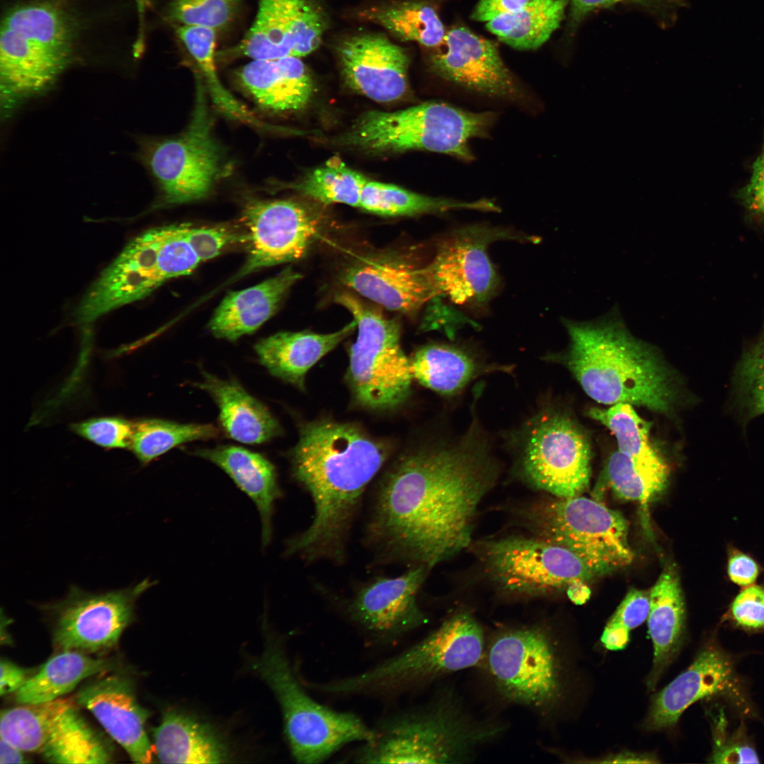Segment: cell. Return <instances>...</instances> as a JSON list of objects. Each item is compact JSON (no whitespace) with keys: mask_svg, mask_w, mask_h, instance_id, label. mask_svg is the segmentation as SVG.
Returning <instances> with one entry per match:
<instances>
[{"mask_svg":"<svg viewBox=\"0 0 764 764\" xmlns=\"http://www.w3.org/2000/svg\"><path fill=\"white\" fill-rule=\"evenodd\" d=\"M480 433L474 419L458 442L407 454L390 468L369 526L378 549L429 569L470 544L477 508L498 472Z\"/></svg>","mask_w":764,"mask_h":764,"instance_id":"obj_1","label":"cell"},{"mask_svg":"<svg viewBox=\"0 0 764 764\" xmlns=\"http://www.w3.org/2000/svg\"><path fill=\"white\" fill-rule=\"evenodd\" d=\"M386 457L382 444L351 424L303 425L291 453L292 470L311 494L314 515L309 527L289 542L286 554L340 560L362 493Z\"/></svg>","mask_w":764,"mask_h":764,"instance_id":"obj_2","label":"cell"},{"mask_svg":"<svg viewBox=\"0 0 764 764\" xmlns=\"http://www.w3.org/2000/svg\"><path fill=\"white\" fill-rule=\"evenodd\" d=\"M569 343L552 356L598 403H627L668 417L691 403L679 376L654 346L629 331L615 306L587 321L563 320Z\"/></svg>","mask_w":764,"mask_h":764,"instance_id":"obj_3","label":"cell"},{"mask_svg":"<svg viewBox=\"0 0 764 764\" xmlns=\"http://www.w3.org/2000/svg\"><path fill=\"white\" fill-rule=\"evenodd\" d=\"M495 120L492 112H473L443 103L405 109L371 110L361 115L337 141L370 153L419 149L470 161V139L487 135Z\"/></svg>","mask_w":764,"mask_h":764,"instance_id":"obj_4","label":"cell"},{"mask_svg":"<svg viewBox=\"0 0 764 764\" xmlns=\"http://www.w3.org/2000/svg\"><path fill=\"white\" fill-rule=\"evenodd\" d=\"M501 729L476 722L456 704L393 719L374 730L356 761L368 763H458L491 741Z\"/></svg>","mask_w":764,"mask_h":764,"instance_id":"obj_5","label":"cell"},{"mask_svg":"<svg viewBox=\"0 0 764 764\" xmlns=\"http://www.w3.org/2000/svg\"><path fill=\"white\" fill-rule=\"evenodd\" d=\"M253 668L279 701L289 748L298 763H318L349 743L373 739L374 730L356 714L332 710L306 693L277 640L267 641Z\"/></svg>","mask_w":764,"mask_h":764,"instance_id":"obj_6","label":"cell"},{"mask_svg":"<svg viewBox=\"0 0 764 764\" xmlns=\"http://www.w3.org/2000/svg\"><path fill=\"white\" fill-rule=\"evenodd\" d=\"M485 654L481 625L470 613L461 611L401 654L361 674L323 685L321 689L347 694L402 688L476 666Z\"/></svg>","mask_w":764,"mask_h":764,"instance_id":"obj_7","label":"cell"},{"mask_svg":"<svg viewBox=\"0 0 764 764\" xmlns=\"http://www.w3.org/2000/svg\"><path fill=\"white\" fill-rule=\"evenodd\" d=\"M353 316L358 329L349 351L347 380L361 406L388 410L410 395L413 376L400 344V326L351 294L335 297Z\"/></svg>","mask_w":764,"mask_h":764,"instance_id":"obj_8","label":"cell"},{"mask_svg":"<svg viewBox=\"0 0 764 764\" xmlns=\"http://www.w3.org/2000/svg\"><path fill=\"white\" fill-rule=\"evenodd\" d=\"M141 157L158 183L163 204L202 199L226 174L224 154L213 133L206 91L197 81L195 100L186 129L168 139L148 141Z\"/></svg>","mask_w":764,"mask_h":764,"instance_id":"obj_9","label":"cell"},{"mask_svg":"<svg viewBox=\"0 0 764 764\" xmlns=\"http://www.w3.org/2000/svg\"><path fill=\"white\" fill-rule=\"evenodd\" d=\"M530 516L540 538L570 550L596 576L633 560L627 521L600 502L581 495L557 497L538 506Z\"/></svg>","mask_w":764,"mask_h":764,"instance_id":"obj_10","label":"cell"},{"mask_svg":"<svg viewBox=\"0 0 764 764\" xmlns=\"http://www.w3.org/2000/svg\"><path fill=\"white\" fill-rule=\"evenodd\" d=\"M591 451L581 427L568 414L543 409L522 429L519 465L524 479L558 498L581 495L591 478Z\"/></svg>","mask_w":764,"mask_h":764,"instance_id":"obj_11","label":"cell"},{"mask_svg":"<svg viewBox=\"0 0 764 764\" xmlns=\"http://www.w3.org/2000/svg\"><path fill=\"white\" fill-rule=\"evenodd\" d=\"M488 670L498 691L514 704L548 709L562 693V667L548 632L537 626L505 630L486 650Z\"/></svg>","mask_w":764,"mask_h":764,"instance_id":"obj_12","label":"cell"},{"mask_svg":"<svg viewBox=\"0 0 764 764\" xmlns=\"http://www.w3.org/2000/svg\"><path fill=\"white\" fill-rule=\"evenodd\" d=\"M505 239L533 241L534 238L504 228L478 225L447 234L439 242L432 260L422 267L434 297L442 296L470 308L485 305L499 285L487 248Z\"/></svg>","mask_w":764,"mask_h":764,"instance_id":"obj_13","label":"cell"},{"mask_svg":"<svg viewBox=\"0 0 764 764\" xmlns=\"http://www.w3.org/2000/svg\"><path fill=\"white\" fill-rule=\"evenodd\" d=\"M156 584L144 579L127 588L91 593L71 585L66 597L43 606L53 619V644L59 651L96 653L115 647L134 620L139 597Z\"/></svg>","mask_w":764,"mask_h":764,"instance_id":"obj_14","label":"cell"},{"mask_svg":"<svg viewBox=\"0 0 764 764\" xmlns=\"http://www.w3.org/2000/svg\"><path fill=\"white\" fill-rule=\"evenodd\" d=\"M481 545L494 580L515 594H545L596 577L574 553L541 538L511 536Z\"/></svg>","mask_w":764,"mask_h":764,"instance_id":"obj_15","label":"cell"},{"mask_svg":"<svg viewBox=\"0 0 764 764\" xmlns=\"http://www.w3.org/2000/svg\"><path fill=\"white\" fill-rule=\"evenodd\" d=\"M243 219L250 250L241 275L301 258L324 226L317 210L291 199L252 202Z\"/></svg>","mask_w":764,"mask_h":764,"instance_id":"obj_16","label":"cell"},{"mask_svg":"<svg viewBox=\"0 0 764 764\" xmlns=\"http://www.w3.org/2000/svg\"><path fill=\"white\" fill-rule=\"evenodd\" d=\"M325 28L323 11L313 0H259L252 26L223 56L300 58L319 47Z\"/></svg>","mask_w":764,"mask_h":764,"instance_id":"obj_17","label":"cell"},{"mask_svg":"<svg viewBox=\"0 0 764 764\" xmlns=\"http://www.w3.org/2000/svg\"><path fill=\"white\" fill-rule=\"evenodd\" d=\"M165 226L133 238L91 286L75 309L76 321L87 325L117 308L143 299L163 282L157 263Z\"/></svg>","mask_w":764,"mask_h":764,"instance_id":"obj_18","label":"cell"},{"mask_svg":"<svg viewBox=\"0 0 764 764\" xmlns=\"http://www.w3.org/2000/svg\"><path fill=\"white\" fill-rule=\"evenodd\" d=\"M430 57V66L446 80L492 98L520 102L524 94L504 63L497 45L464 26L446 31Z\"/></svg>","mask_w":764,"mask_h":764,"instance_id":"obj_19","label":"cell"},{"mask_svg":"<svg viewBox=\"0 0 764 764\" xmlns=\"http://www.w3.org/2000/svg\"><path fill=\"white\" fill-rule=\"evenodd\" d=\"M337 52L344 79L354 91L379 103L397 100L407 92L409 56L385 36H352Z\"/></svg>","mask_w":764,"mask_h":764,"instance_id":"obj_20","label":"cell"},{"mask_svg":"<svg viewBox=\"0 0 764 764\" xmlns=\"http://www.w3.org/2000/svg\"><path fill=\"white\" fill-rule=\"evenodd\" d=\"M76 700L92 712L133 762L154 761L155 748L145 729L151 712L137 701L128 677L115 673L97 678L79 690Z\"/></svg>","mask_w":764,"mask_h":764,"instance_id":"obj_21","label":"cell"},{"mask_svg":"<svg viewBox=\"0 0 764 764\" xmlns=\"http://www.w3.org/2000/svg\"><path fill=\"white\" fill-rule=\"evenodd\" d=\"M341 282L388 310L414 315L433 293L422 272L396 255H375L358 260L340 275Z\"/></svg>","mask_w":764,"mask_h":764,"instance_id":"obj_22","label":"cell"},{"mask_svg":"<svg viewBox=\"0 0 764 764\" xmlns=\"http://www.w3.org/2000/svg\"><path fill=\"white\" fill-rule=\"evenodd\" d=\"M736 689L731 660L719 648L708 647L653 697L645 727L655 731L671 728L693 703L715 695H731Z\"/></svg>","mask_w":764,"mask_h":764,"instance_id":"obj_23","label":"cell"},{"mask_svg":"<svg viewBox=\"0 0 764 764\" xmlns=\"http://www.w3.org/2000/svg\"><path fill=\"white\" fill-rule=\"evenodd\" d=\"M427 567L415 565L395 577H378L360 589L350 605L353 618L369 631L393 635L424 622L417 594Z\"/></svg>","mask_w":764,"mask_h":764,"instance_id":"obj_24","label":"cell"},{"mask_svg":"<svg viewBox=\"0 0 764 764\" xmlns=\"http://www.w3.org/2000/svg\"><path fill=\"white\" fill-rule=\"evenodd\" d=\"M241 86L262 107L273 112L304 108L313 93L311 76L299 57L255 59L237 73Z\"/></svg>","mask_w":764,"mask_h":764,"instance_id":"obj_25","label":"cell"},{"mask_svg":"<svg viewBox=\"0 0 764 764\" xmlns=\"http://www.w3.org/2000/svg\"><path fill=\"white\" fill-rule=\"evenodd\" d=\"M301 275L286 268L274 277L228 294L209 323L216 337L231 342L256 331L276 311L279 303Z\"/></svg>","mask_w":764,"mask_h":764,"instance_id":"obj_26","label":"cell"},{"mask_svg":"<svg viewBox=\"0 0 764 764\" xmlns=\"http://www.w3.org/2000/svg\"><path fill=\"white\" fill-rule=\"evenodd\" d=\"M202 374L203 381L194 386L214 400L219 410V424L228 437L258 444L282 434L280 424L268 408L236 380L221 379L204 371Z\"/></svg>","mask_w":764,"mask_h":764,"instance_id":"obj_27","label":"cell"},{"mask_svg":"<svg viewBox=\"0 0 764 764\" xmlns=\"http://www.w3.org/2000/svg\"><path fill=\"white\" fill-rule=\"evenodd\" d=\"M356 327L353 320L331 333L279 332L260 340L254 349L260 363L270 374L303 390L308 371Z\"/></svg>","mask_w":764,"mask_h":764,"instance_id":"obj_28","label":"cell"},{"mask_svg":"<svg viewBox=\"0 0 764 764\" xmlns=\"http://www.w3.org/2000/svg\"><path fill=\"white\" fill-rule=\"evenodd\" d=\"M67 64L18 33L1 25V86L7 103L44 91Z\"/></svg>","mask_w":764,"mask_h":764,"instance_id":"obj_29","label":"cell"},{"mask_svg":"<svg viewBox=\"0 0 764 764\" xmlns=\"http://www.w3.org/2000/svg\"><path fill=\"white\" fill-rule=\"evenodd\" d=\"M192 454L221 468L254 502L261 518L262 543L266 546L272 536L274 503L281 494L274 465L260 453L233 445L199 448Z\"/></svg>","mask_w":764,"mask_h":764,"instance_id":"obj_30","label":"cell"},{"mask_svg":"<svg viewBox=\"0 0 764 764\" xmlns=\"http://www.w3.org/2000/svg\"><path fill=\"white\" fill-rule=\"evenodd\" d=\"M648 631L654 648L648 686L653 688L681 645L685 606L679 577L672 567L661 572L649 592Z\"/></svg>","mask_w":764,"mask_h":764,"instance_id":"obj_31","label":"cell"},{"mask_svg":"<svg viewBox=\"0 0 764 764\" xmlns=\"http://www.w3.org/2000/svg\"><path fill=\"white\" fill-rule=\"evenodd\" d=\"M588 415L606 426L615 436L618 451L627 456L638 472L664 492L667 487L669 468L651 442V423L640 417L627 403L608 408L592 407Z\"/></svg>","mask_w":764,"mask_h":764,"instance_id":"obj_32","label":"cell"},{"mask_svg":"<svg viewBox=\"0 0 764 764\" xmlns=\"http://www.w3.org/2000/svg\"><path fill=\"white\" fill-rule=\"evenodd\" d=\"M153 732L155 753L163 763H219L228 757L208 725L175 710L165 712Z\"/></svg>","mask_w":764,"mask_h":764,"instance_id":"obj_33","label":"cell"},{"mask_svg":"<svg viewBox=\"0 0 764 764\" xmlns=\"http://www.w3.org/2000/svg\"><path fill=\"white\" fill-rule=\"evenodd\" d=\"M115 666L114 659L92 658L77 651H62L49 659L15 692V700L21 705L59 698L83 679Z\"/></svg>","mask_w":764,"mask_h":764,"instance_id":"obj_34","label":"cell"},{"mask_svg":"<svg viewBox=\"0 0 764 764\" xmlns=\"http://www.w3.org/2000/svg\"><path fill=\"white\" fill-rule=\"evenodd\" d=\"M569 0H531L521 8L486 22L500 41L521 50L543 45L560 27Z\"/></svg>","mask_w":764,"mask_h":764,"instance_id":"obj_35","label":"cell"},{"mask_svg":"<svg viewBox=\"0 0 764 764\" xmlns=\"http://www.w3.org/2000/svg\"><path fill=\"white\" fill-rule=\"evenodd\" d=\"M413 378L444 395H453L479 374L493 370L483 367L465 351L446 345L419 348L410 358Z\"/></svg>","mask_w":764,"mask_h":764,"instance_id":"obj_36","label":"cell"},{"mask_svg":"<svg viewBox=\"0 0 764 764\" xmlns=\"http://www.w3.org/2000/svg\"><path fill=\"white\" fill-rule=\"evenodd\" d=\"M359 208L375 214L388 216L442 213L458 209L499 211V207L488 199L463 202L432 197L393 184L369 180L361 190Z\"/></svg>","mask_w":764,"mask_h":764,"instance_id":"obj_37","label":"cell"},{"mask_svg":"<svg viewBox=\"0 0 764 764\" xmlns=\"http://www.w3.org/2000/svg\"><path fill=\"white\" fill-rule=\"evenodd\" d=\"M52 763H109L112 746L96 731L73 705L62 715L40 751Z\"/></svg>","mask_w":764,"mask_h":764,"instance_id":"obj_38","label":"cell"},{"mask_svg":"<svg viewBox=\"0 0 764 764\" xmlns=\"http://www.w3.org/2000/svg\"><path fill=\"white\" fill-rule=\"evenodd\" d=\"M361 17L377 23L402 41L438 47L446 31L435 8L423 1H407L368 8Z\"/></svg>","mask_w":764,"mask_h":764,"instance_id":"obj_39","label":"cell"},{"mask_svg":"<svg viewBox=\"0 0 764 764\" xmlns=\"http://www.w3.org/2000/svg\"><path fill=\"white\" fill-rule=\"evenodd\" d=\"M73 705L71 699L59 698L4 710L1 712V739L23 751L40 753L62 715Z\"/></svg>","mask_w":764,"mask_h":764,"instance_id":"obj_40","label":"cell"},{"mask_svg":"<svg viewBox=\"0 0 764 764\" xmlns=\"http://www.w3.org/2000/svg\"><path fill=\"white\" fill-rule=\"evenodd\" d=\"M2 25L69 62L71 30L66 17L55 6L37 3L17 7L8 13Z\"/></svg>","mask_w":764,"mask_h":764,"instance_id":"obj_41","label":"cell"},{"mask_svg":"<svg viewBox=\"0 0 764 764\" xmlns=\"http://www.w3.org/2000/svg\"><path fill=\"white\" fill-rule=\"evenodd\" d=\"M129 449L147 465L170 449L197 440L216 439L219 429L211 424L179 423L158 418L133 420Z\"/></svg>","mask_w":764,"mask_h":764,"instance_id":"obj_42","label":"cell"},{"mask_svg":"<svg viewBox=\"0 0 764 764\" xmlns=\"http://www.w3.org/2000/svg\"><path fill=\"white\" fill-rule=\"evenodd\" d=\"M177 35L203 74L216 107L232 119L259 127L262 121L236 100L219 81L215 65L216 30L199 25H180Z\"/></svg>","mask_w":764,"mask_h":764,"instance_id":"obj_43","label":"cell"},{"mask_svg":"<svg viewBox=\"0 0 764 764\" xmlns=\"http://www.w3.org/2000/svg\"><path fill=\"white\" fill-rule=\"evenodd\" d=\"M367 180L340 158H332L300 181L279 187L296 190L321 204L359 207L361 192Z\"/></svg>","mask_w":764,"mask_h":764,"instance_id":"obj_44","label":"cell"},{"mask_svg":"<svg viewBox=\"0 0 764 764\" xmlns=\"http://www.w3.org/2000/svg\"><path fill=\"white\" fill-rule=\"evenodd\" d=\"M732 403L744 423L764 414V332L747 347L736 366Z\"/></svg>","mask_w":764,"mask_h":764,"instance_id":"obj_45","label":"cell"},{"mask_svg":"<svg viewBox=\"0 0 764 764\" xmlns=\"http://www.w3.org/2000/svg\"><path fill=\"white\" fill-rule=\"evenodd\" d=\"M604 478L618 498L637 502L644 508L662 493L641 475L632 461L619 451L608 458L604 469Z\"/></svg>","mask_w":764,"mask_h":764,"instance_id":"obj_46","label":"cell"},{"mask_svg":"<svg viewBox=\"0 0 764 764\" xmlns=\"http://www.w3.org/2000/svg\"><path fill=\"white\" fill-rule=\"evenodd\" d=\"M241 0H172L170 18L181 25L220 30L235 16Z\"/></svg>","mask_w":764,"mask_h":764,"instance_id":"obj_47","label":"cell"},{"mask_svg":"<svg viewBox=\"0 0 764 764\" xmlns=\"http://www.w3.org/2000/svg\"><path fill=\"white\" fill-rule=\"evenodd\" d=\"M183 225L165 226L157 257L158 268L163 282L191 273L201 262L185 238Z\"/></svg>","mask_w":764,"mask_h":764,"instance_id":"obj_48","label":"cell"},{"mask_svg":"<svg viewBox=\"0 0 764 764\" xmlns=\"http://www.w3.org/2000/svg\"><path fill=\"white\" fill-rule=\"evenodd\" d=\"M133 420L120 417L91 418L71 424V430L79 436L105 448H129Z\"/></svg>","mask_w":764,"mask_h":764,"instance_id":"obj_49","label":"cell"},{"mask_svg":"<svg viewBox=\"0 0 764 764\" xmlns=\"http://www.w3.org/2000/svg\"><path fill=\"white\" fill-rule=\"evenodd\" d=\"M729 613L733 621L742 628H764V586L744 587L733 599Z\"/></svg>","mask_w":764,"mask_h":764,"instance_id":"obj_50","label":"cell"},{"mask_svg":"<svg viewBox=\"0 0 764 764\" xmlns=\"http://www.w3.org/2000/svg\"><path fill=\"white\" fill-rule=\"evenodd\" d=\"M569 27L574 29L591 13L618 4L641 6L655 14H664L680 6L681 0H569Z\"/></svg>","mask_w":764,"mask_h":764,"instance_id":"obj_51","label":"cell"},{"mask_svg":"<svg viewBox=\"0 0 764 764\" xmlns=\"http://www.w3.org/2000/svg\"><path fill=\"white\" fill-rule=\"evenodd\" d=\"M183 233L200 261L217 256L226 245L238 238L225 228H191L187 225H183Z\"/></svg>","mask_w":764,"mask_h":764,"instance_id":"obj_52","label":"cell"},{"mask_svg":"<svg viewBox=\"0 0 764 764\" xmlns=\"http://www.w3.org/2000/svg\"><path fill=\"white\" fill-rule=\"evenodd\" d=\"M649 606V592L631 589L608 623L630 631L647 619Z\"/></svg>","mask_w":764,"mask_h":764,"instance_id":"obj_53","label":"cell"},{"mask_svg":"<svg viewBox=\"0 0 764 764\" xmlns=\"http://www.w3.org/2000/svg\"><path fill=\"white\" fill-rule=\"evenodd\" d=\"M761 568L751 555L736 549L728 550L727 572L730 581L741 587L753 584L760 574Z\"/></svg>","mask_w":764,"mask_h":764,"instance_id":"obj_54","label":"cell"},{"mask_svg":"<svg viewBox=\"0 0 764 764\" xmlns=\"http://www.w3.org/2000/svg\"><path fill=\"white\" fill-rule=\"evenodd\" d=\"M740 197L752 214L764 221V148L753 163L751 179Z\"/></svg>","mask_w":764,"mask_h":764,"instance_id":"obj_55","label":"cell"},{"mask_svg":"<svg viewBox=\"0 0 764 764\" xmlns=\"http://www.w3.org/2000/svg\"><path fill=\"white\" fill-rule=\"evenodd\" d=\"M711 759L714 763L759 762L755 750L747 743L739 741L736 737H729L726 740L717 739Z\"/></svg>","mask_w":764,"mask_h":764,"instance_id":"obj_56","label":"cell"},{"mask_svg":"<svg viewBox=\"0 0 764 764\" xmlns=\"http://www.w3.org/2000/svg\"><path fill=\"white\" fill-rule=\"evenodd\" d=\"M531 0H479L470 18L487 22L499 16L516 11Z\"/></svg>","mask_w":764,"mask_h":764,"instance_id":"obj_57","label":"cell"},{"mask_svg":"<svg viewBox=\"0 0 764 764\" xmlns=\"http://www.w3.org/2000/svg\"><path fill=\"white\" fill-rule=\"evenodd\" d=\"M0 694L1 696L18 690L31 676L28 669L13 662L1 659L0 663Z\"/></svg>","mask_w":764,"mask_h":764,"instance_id":"obj_58","label":"cell"},{"mask_svg":"<svg viewBox=\"0 0 764 764\" xmlns=\"http://www.w3.org/2000/svg\"><path fill=\"white\" fill-rule=\"evenodd\" d=\"M601 641L608 650H622L629 643L630 630L608 623L601 637Z\"/></svg>","mask_w":764,"mask_h":764,"instance_id":"obj_59","label":"cell"},{"mask_svg":"<svg viewBox=\"0 0 764 764\" xmlns=\"http://www.w3.org/2000/svg\"><path fill=\"white\" fill-rule=\"evenodd\" d=\"M601 763H649L658 762L654 756L632 752H623L605 758Z\"/></svg>","mask_w":764,"mask_h":764,"instance_id":"obj_60","label":"cell"},{"mask_svg":"<svg viewBox=\"0 0 764 764\" xmlns=\"http://www.w3.org/2000/svg\"><path fill=\"white\" fill-rule=\"evenodd\" d=\"M23 751L11 743L0 739V763H27Z\"/></svg>","mask_w":764,"mask_h":764,"instance_id":"obj_61","label":"cell"},{"mask_svg":"<svg viewBox=\"0 0 764 764\" xmlns=\"http://www.w3.org/2000/svg\"><path fill=\"white\" fill-rule=\"evenodd\" d=\"M567 594L574 603L582 605L589 598L591 591L585 581H580L571 584L567 589Z\"/></svg>","mask_w":764,"mask_h":764,"instance_id":"obj_62","label":"cell"},{"mask_svg":"<svg viewBox=\"0 0 764 764\" xmlns=\"http://www.w3.org/2000/svg\"><path fill=\"white\" fill-rule=\"evenodd\" d=\"M136 2L137 8L140 17V22H141V29L143 27V19L144 17V12L148 4V0H134Z\"/></svg>","mask_w":764,"mask_h":764,"instance_id":"obj_63","label":"cell"}]
</instances>
